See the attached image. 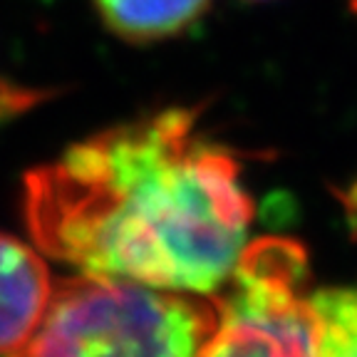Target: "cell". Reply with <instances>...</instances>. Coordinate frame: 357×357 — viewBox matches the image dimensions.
<instances>
[{
    "instance_id": "7a4b0ae2",
    "label": "cell",
    "mask_w": 357,
    "mask_h": 357,
    "mask_svg": "<svg viewBox=\"0 0 357 357\" xmlns=\"http://www.w3.org/2000/svg\"><path fill=\"white\" fill-rule=\"evenodd\" d=\"M218 325L211 298L77 273L55 285L30 340L8 357H199Z\"/></svg>"
},
{
    "instance_id": "5b68a950",
    "label": "cell",
    "mask_w": 357,
    "mask_h": 357,
    "mask_svg": "<svg viewBox=\"0 0 357 357\" xmlns=\"http://www.w3.org/2000/svg\"><path fill=\"white\" fill-rule=\"evenodd\" d=\"M211 0H95L100 17L127 43H156L184 33Z\"/></svg>"
},
{
    "instance_id": "277c9868",
    "label": "cell",
    "mask_w": 357,
    "mask_h": 357,
    "mask_svg": "<svg viewBox=\"0 0 357 357\" xmlns=\"http://www.w3.org/2000/svg\"><path fill=\"white\" fill-rule=\"evenodd\" d=\"M55 293L47 263L33 245L0 234V357L30 340Z\"/></svg>"
},
{
    "instance_id": "8992f818",
    "label": "cell",
    "mask_w": 357,
    "mask_h": 357,
    "mask_svg": "<svg viewBox=\"0 0 357 357\" xmlns=\"http://www.w3.org/2000/svg\"><path fill=\"white\" fill-rule=\"evenodd\" d=\"M315 357H357V285L312 293Z\"/></svg>"
},
{
    "instance_id": "52a82bcc",
    "label": "cell",
    "mask_w": 357,
    "mask_h": 357,
    "mask_svg": "<svg viewBox=\"0 0 357 357\" xmlns=\"http://www.w3.org/2000/svg\"><path fill=\"white\" fill-rule=\"evenodd\" d=\"M35 102H38V92H25V89H20V87H6V84H0V117L22 112L25 107L35 105Z\"/></svg>"
},
{
    "instance_id": "6da1fadb",
    "label": "cell",
    "mask_w": 357,
    "mask_h": 357,
    "mask_svg": "<svg viewBox=\"0 0 357 357\" xmlns=\"http://www.w3.org/2000/svg\"><path fill=\"white\" fill-rule=\"evenodd\" d=\"M22 213L40 251L79 275L211 296L248 248L253 199L236 156L174 107L28 172Z\"/></svg>"
},
{
    "instance_id": "3957f363",
    "label": "cell",
    "mask_w": 357,
    "mask_h": 357,
    "mask_svg": "<svg viewBox=\"0 0 357 357\" xmlns=\"http://www.w3.org/2000/svg\"><path fill=\"white\" fill-rule=\"evenodd\" d=\"M303 283L305 253L296 241L248 243L218 298L221 325L199 357H315V312Z\"/></svg>"
}]
</instances>
